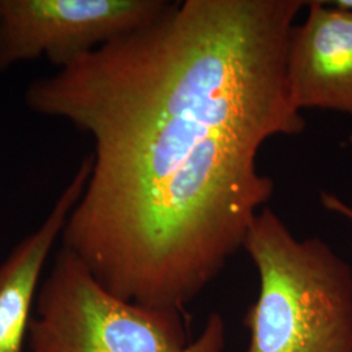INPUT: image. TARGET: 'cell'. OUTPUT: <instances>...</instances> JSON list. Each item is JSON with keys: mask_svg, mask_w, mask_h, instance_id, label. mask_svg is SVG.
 <instances>
[{"mask_svg": "<svg viewBox=\"0 0 352 352\" xmlns=\"http://www.w3.org/2000/svg\"><path fill=\"white\" fill-rule=\"evenodd\" d=\"M330 6L342 10V11H346V12H352V0H331V1H327Z\"/></svg>", "mask_w": 352, "mask_h": 352, "instance_id": "cell-8", "label": "cell"}, {"mask_svg": "<svg viewBox=\"0 0 352 352\" xmlns=\"http://www.w3.org/2000/svg\"><path fill=\"white\" fill-rule=\"evenodd\" d=\"M320 199H321V204L325 209L333 212V213L340 214V215L349 218L352 222L351 206H349L347 204L342 201L338 196H336L333 193H329V192H322Z\"/></svg>", "mask_w": 352, "mask_h": 352, "instance_id": "cell-7", "label": "cell"}, {"mask_svg": "<svg viewBox=\"0 0 352 352\" xmlns=\"http://www.w3.org/2000/svg\"><path fill=\"white\" fill-rule=\"evenodd\" d=\"M305 0L171 1L151 24L33 80L29 111L93 142L62 245L115 296L186 307L274 192L257 155L305 120L286 81Z\"/></svg>", "mask_w": 352, "mask_h": 352, "instance_id": "cell-1", "label": "cell"}, {"mask_svg": "<svg viewBox=\"0 0 352 352\" xmlns=\"http://www.w3.org/2000/svg\"><path fill=\"white\" fill-rule=\"evenodd\" d=\"M90 173L87 155L52 204L45 219L0 261V352H25L29 327L45 266L62 239L68 217Z\"/></svg>", "mask_w": 352, "mask_h": 352, "instance_id": "cell-6", "label": "cell"}, {"mask_svg": "<svg viewBox=\"0 0 352 352\" xmlns=\"http://www.w3.org/2000/svg\"><path fill=\"white\" fill-rule=\"evenodd\" d=\"M186 312L126 302L104 289L62 245L38 289L29 327L30 352H225L222 316L190 340Z\"/></svg>", "mask_w": 352, "mask_h": 352, "instance_id": "cell-3", "label": "cell"}, {"mask_svg": "<svg viewBox=\"0 0 352 352\" xmlns=\"http://www.w3.org/2000/svg\"><path fill=\"white\" fill-rule=\"evenodd\" d=\"M243 248L260 289L243 324L247 352H352V269L318 238L296 239L270 208Z\"/></svg>", "mask_w": 352, "mask_h": 352, "instance_id": "cell-2", "label": "cell"}, {"mask_svg": "<svg viewBox=\"0 0 352 352\" xmlns=\"http://www.w3.org/2000/svg\"><path fill=\"white\" fill-rule=\"evenodd\" d=\"M308 16L289 29L286 81L294 106L352 115V12L324 0L307 1Z\"/></svg>", "mask_w": 352, "mask_h": 352, "instance_id": "cell-5", "label": "cell"}, {"mask_svg": "<svg viewBox=\"0 0 352 352\" xmlns=\"http://www.w3.org/2000/svg\"><path fill=\"white\" fill-rule=\"evenodd\" d=\"M349 142L352 145V129H351V133H350V136H349Z\"/></svg>", "mask_w": 352, "mask_h": 352, "instance_id": "cell-9", "label": "cell"}, {"mask_svg": "<svg viewBox=\"0 0 352 352\" xmlns=\"http://www.w3.org/2000/svg\"><path fill=\"white\" fill-rule=\"evenodd\" d=\"M167 0H0V72L77 58L157 20Z\"/></svg>", "mask_w": 352, "mask_h": 352, "instance_id": "cell-4", "label": "cell"}]
</instances>
